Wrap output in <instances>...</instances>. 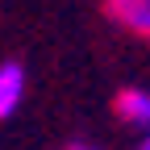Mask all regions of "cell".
Here are the masks:
<instances>
[{
	"label": "cell",
	"mask_w": 150,
	"mask_h": 150,
	"mask_svg": "<svg viewBox=\"0 0 150 150\" xmlns=\"http://www.w3.org/2000/svg\"><path fill=\"white\" fill-rule=\"evenodd\" d=\"M112 108H117V117L129 129H138V134L150 129V88H125V92H117Z\"/></svg>",
	"instance_id": "obj_1"
},
{
	"label": "cell",
	"mask_w": 150,
	"mask_h": 150,
	"mask_svg": "<svg viewBox=\"0 0 150 150\" xmlns=\"http://www.w3.org/2000/svg\"><path fill=\"white\" fill-rule=\"evenodd\" d=\"M21 104H25V67L0 63V121H8Z\"/></svg>",
	"instance_id": "obj_2"
},
{
	"label": "cell",
	"mask_w": 150,
	"mask_h": 150,
	"mask_svg": "<svg viewBox=\"0 0 150 150\" xmlns=\"http://www.w3.org/2000/svg\"><path fill=\"white\" fill-rule=\"evenodd\" d=\"M112 17L138 38H150V0H108Z\"/></svg>",
	"instance_id": "obj_3"
},
{
	"label": "cell",
	"mask_w": 150,
	"mask_h": 150,
	"mask_svg": "<svg viewBox=\"0 0 150 150\" xmlns=\"http://www.w3.org/2000/svg\"><path fill=\"white\" fill-rule=\"evenodd\" d=\"M138 150H150V129H142V146Z\"/></svg>",
	"instance_id": "obj_4"
},
{
	"label": "cell",
	"mask_w": 150,
	"mask_h": 150,
	"mask_svg": "<svg viewBox=\"0 0 150 150\" xmlns=\"http://www.w3.org/2000/svg\"><path fill=\"white\" fill-rule=\"evenodd\" d=\"M67 150H96V146H67Z\"/></svg>",
	"instance_id": "obj_5"
}]
</instances>
